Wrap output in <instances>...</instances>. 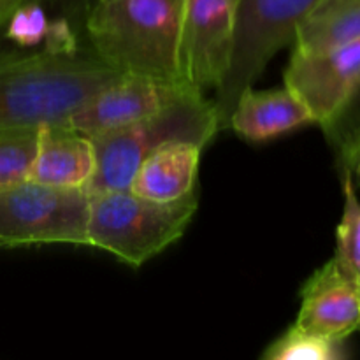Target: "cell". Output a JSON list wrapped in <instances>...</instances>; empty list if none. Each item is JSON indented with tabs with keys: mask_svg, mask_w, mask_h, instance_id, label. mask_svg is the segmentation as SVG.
I'll return each mask as SVG.
<instances>
[{
	"mask_svg": "<svg viewBox=\"0 0 360 360\" xmlns=\"http://www.w3.org/2000/svg\"><path fill=\"white\" fill-rule=\"evenodd\" d=\"M357 39L360 0H320L297 28L292 51H322Z\"/></svg>",
	"mask_w": 360,
	"mask_h": 360,
	"instance_id": "cell-14",
	"label": "cell"
},
{
	"mask_svg": "<svg viewBox=\"0 0 360 360\" xmlns=\"http://www.w3.org/2000/svg\"><path fill=\"white\" fill-rule=\"evenodd\" d=\"M320 0H238L231 67L214 90L220 130H227L239 95L255 86L278 51L294 42L297 28Z\"/></svg>",
	"mask_w": 360,
	"mask_h": 360,
	"instance_id": "cell-5",
	"label": "cell"
},
{
	"mask_svg": "<svg viewBox=\"0 0 360 360\" xmlns=\"http://www.w3.org/2000/svg\"><path fill=\"white\" fill-rule=\"evenodd\" d=\"M120 74L91 49L72 46L2 55L0 129L69 125L74 112Z\"/></svg>",
	"mask_w": 360,
	"mask_h": 360,
	"instance_id": "cell-1",
	"label": "cell"
},
{
	"mask_svg": "<svg viewBox=\"0 0 360 360\" xmlns=\"http://www.w3.org/2000/svg\"><path fill=\"white\" fill-rule=\"evenodd\" d=\"M185 0H95L86 20L91 51L122 74L179 83Z\"/></svg>",
	"mask_w": 360,
	"mask_h": 360,
	"instance_id": "cell-2",
	"label": "cell"
},
{
	"mask_svg": "<svg viewBox=\"0 0 360 360\" xmlns=\"http://www.w3.org/2000/svg\"><path fill=\"white\" fill-rule=\"evenodd\" d=\"M340 167L350 171L352 176H354V181L360 183V153L355 155V157H352L350 160L345 162V164L340 165Z\"/></svg>",
	"mask_w": 360,
	"mask_h": 360,
	"instance_id": "cell-21",
	"label": "cell"
},
{
	"mask_svg": "<svg viewBox=\"0 0 360 360\" xmlns=\"http://www.w3.org/2000/svg\"><path fill=\"white\" fill-rule=\"evenodd\" d=\"M347 357L345 341L319 336L297 323L267 345L262 354L266 360H341Z\"/></svg>",
	"mask_w": 360,
	"mask_h": 360,
	"instance_id": "cell-15",
	"label": "cell"
},
{
	"mask_svg": "<svg viewBox=\"0 0 360 360\" xmlns=\"http://www.w3.org/2000/svg\"><path fill=\"white\" fill-rule=\"evenodd\" d=\"M359 299H360V285H359ZM359 333H360V322H359Z\"/></svg>",
	"mask_w": 360,
	"mask_h": 360,
	"instance_id": "cell-23",
	"label": "cell"
},
{
	"mask_svg": "<svg viewBox=\"0 0 360 360\" xmlns=\"http://www.w3.org/2000/svg\"><path fill=\"white\" fill-rule=\"evenodd\" d=\"M238 0H185L178 46V79L206 94L231 67Z\"/></svg>",
	"mask_w": 360,
	"mask_h": 360,
	"instance_id": "cell-7",
	"label": "cell"
},
{
	"mask_svg": "<svg viewBox=\"0 0 360 360\" xmlns=\"http://www.w3.org/2000/svg\"><path fill=\"white\" fill-rule=\"evenodd\" d=\"M25 0H0V27L7 25L14 13L23 6Z\"/></svg>",
	"mask_w": 360,
	"mask_h": 360,
	"instance_id": "cell-20",
	"label": "cell"
},
{
	"mask_svg": "<svg viewBox=\"0 0 360 360\" xmlns=\"http://www.w3.org/2000/svg\"><path fill=\"white\" fill-rule=\"evenodd\" d=\"M42 23L44 21H42L41 11L35 9V7L21 6L7 21V25H9L7 32L13 39L27 44V42L34 41V35L41 34Z\"/></svg>",
	"mask_w": 360,
	"mask_h": 360,
	"instance_id": "cell-19",
	"label": "cell"
},
{
	"mask_svg": "<svg viewBox=\"0 0 360 360\" xmlns=\"http://www.w3.org/2000/svg\"><path fill=\"white\" fill-rule=\"evenodd\" d=\"M311 123L306 105L283 84V88L243 91L232 109L227 130L248 143H266Z\"/></svg>",
	"mask_w": 360,
	"mask_h": 360,
	"instance_id": "cell-12",
	"label": "cell"
},
{
	"mask_svg": "<svg viewBox=\"0 0 360 360\" xmlns=\"http://www.w3.org/2000/svg\"><path fill=\"white\" fill-rule=\"evenodd\" d=\"M204 148L188 141H172L148 155L136 171L130 192L155 202H176L197 192Z\"/></svg>",
	"mask_w": 360,
	"mask_h": 360,
	"instance_id": "cell-13",
	"label": "cell"
},
{
	"mask_svg": "<svg viewBox=\"0 0 360 360\" xmlns=\"http://www.w3.org/2000/svg\"><path fill=\"white\" fill-rule=\"evenodd\" d=\"M218 132L220 122L214 101L183 84L157 115L94 137L97 165L88 193L129 190L141 162L162 144L188 141L206 148Z\"/></svg>",
	"mask_w": 360,
	"mask_h": 360,
	"instance_id": "cell-3",
	"label": "cell"
},
{
	"mask_svg": "<svg viewBox=\"0 0 360 360\" xmlns=\"http://www.w3.org/2000/svg\"><path fill=\"white\" fill-rule=\"evenodd\" d=\"M283 83L326 134L360 84V39L322 51H292Z\"/></svg>",
	"mask_w": 360,
	"mask_h": 360,
	"instance_id": "cell-8",
	"label": "cell"
},
{
	"mask_svg": "<svg viewBox=\"0 0 360 360\" xmlns=\"http://www.w3.org/2000/svg\"><path fill=\"white\" fill-rule=\"evenodd\" d=\"M39 130L30 127L0 129V190L28 179Z\"/></svg>",
	"mask_w": 360,
	"mask_h": 360,
	"instance_id": "cell-17",
	"label": "cell"
},
{
	"mask_svg": "<svg viewBox=\"0 0 360 360\" xmlns=\"http://www.w3.org/2000/svg\"><path fill=\"white\" fill-rule=\"evenodd\" d=\"M95 165L91 137L69 125L41 127L28 179L58 188H88Z\"/></svg>",
	"mask_w": 360,
	"mask_h": 360,
	"instance_id": "cell-11",
	"label": "cell"
},
{
	"mask_svg": "<svg viewBox=\"0 0 360 360\" xmlns=\"http://www.w3.org/2000/svg\"><path fill=\"white\" fill-rule=\"evenodd\" d=\"M199 210V195L155 202L130 190L90 193L88 246L139 269L185 236Z\"/></svg>",
	"mask_w": 360,
	"mask_h": 360,
	"instance_id": "cell-4",
	"label": "cell"
},
{
	"mask_svg": "<svg viewBox=\"0 0 360 360\" xmlns=\"http://www.w3.org/2000/svg\"><path fill=\"white\" fill-rule=\"evenodd\" d=\"M357 153H360V148H359V150H355V151H354V153H352V155H350V157H348V158H347V160H343V162H341V164H340V165H343V164H345V162H348V160H350V158H352V157H355V155H357Z\"/></svg>",
	"mask_w": 360,
	"mask_h": 360,
	"instance_id": "cell-22",
	"label": "cell"
},
{
	"mask_svg": "<svg viewBox=\"0 0 360 360\" xmlns=\"http://www.w3.org/2000/svg\"><path fill=\"white\" fill-rule=\"evenodd\" d=\"M181 86L137 74H120L74 112L69 127L91 139L127 129L157 115Z\"/></svg>",
	"mask_w": 360,
	"mask_h": 360,
	"instance_id": "cell-9",
	"label": "cell"
},
{
	"mask_svg": "<svg viewBox=\"0 0 360 360\" xmlns=\"http://www.w3.org/2000/svg\"><path fill=\"white\" fill-rule=\"evenodd\" d=\"M90 193L23 179L0 190V248L88 246Z\"/></svg>",
	"mask_w": 360,
	"mask_h": 360,
	"instance_id": "cell-6",
	"label": "cell"
},
{
	"mask_svg": "<svg viewBox=\"0 0 360 360\" xmlns=\"http://www.w3.org/2000/svg\"><path fill=\"white\" fill-rule=\"evenodd\" d=\"M326 137L336 150L340 164L360 148V84L336 123L326 132Z\"/></svg>",
	"mask_w": 360,
	"mask_h": 360,
	"instance_id": "cell-18",
	"label": "cell"
},
{
	"mask_svg": "<svg viewBox=\"0 0 360 360\" xmlns=\"http://www.w3.org/2000/svg\"><path fill=\"white\" fill-rule=\"evenodd\" d=\"M343 172V214L336 231L334 259L345 273L360 285V199L354 176L347 169Z\"/></svg>",
	"mask_w": 360,
	"mask_h": 360,
	"instance_id": "cell-16",
	"label": "cell"
},
{
	"mask_svg": "<svg viewBox=\"0 0 360 360\" xmlns=\"http://www.w3.org/2000/svg\"><path fill=\"white\" fill-rule=\"evenodd\" d=\"M359 283L333 257L302 285L295 323L319 336L347 341L359 330Z\"/></svg>",
	"mask_w": 360,
	"mask_h": 360,
	"instance_id": "cell-10",
	"label": "cell"
}]
</instances>
